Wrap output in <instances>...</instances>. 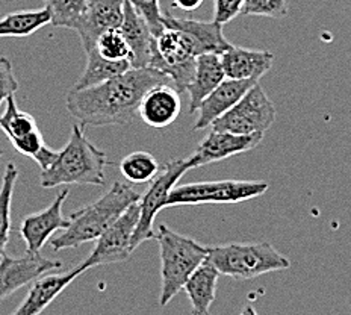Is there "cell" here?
<instances>
[{
    "label": "cell",
    "instance_id": "6da1fadb",
    "mask_svg": "<svg viewBox=\"0 0 351 315\" xmlns=\"http://www.w3.org/2000/svg\"><path fill=\"white\" fill-rule=\"evenodd\" d=\"M160 84H171V80L150 67H130L99 85L71 88L65 106L82 124L123 126L135 120L144 94Z\"/></svg>",
    "mask_w": 351,
    "mask_h": 315
},
{
    "label": "cell",
    "instance_id": "7a4b0ae2",
    "mask_svg": "<svg viewBox=\"0 0 351 315\" xmlns=\"http://www.w3.org/2000/svg\"><path fill=\"white\" fill-rule=\"evenodd\" d=\"M141 194L123 182H114L108 193L79 211L69 215L70 224L60 235L50 238L53 252L75 248L90 241H96L134 203L140 202Z\"/></svg>",
    "mask_w": 351,
    "mask_h": 315
},
{
    "label": "cell",
    "instance_id": "3957f363",
    "mask_svg": "<svg viewBox=\"0 0 351 315\" xmlns=\"http://www.w3.org/2000/svg\"><path fill=\"white\" fill-rule=\"evenodd\" d=\"M112 163L105 152L99 150L85 137L84 124H73L71 135L55 163L41 170L40 185L55 188L61 185H96L106 184L105 170Z\"/></svg>",
    "mask_w": 351,
    "mask_h": 315
},
{
    "label": "cell",
    "instance_id": "277c9868",
    "mask_svg": "<svg viewBox=\"0 0 351 315\" xmlns=\"http://www.w3.org/2000/svg\"><path fill=\"white\" fill-rule=\"evenodd\" d=\"M160 256V285L159 305L167 306L184 290L186 281L197 268L206 261L209 247L189 237L159 224L156 238Z\"/></svg>",
    "mask_w": 351,
    "mask_h": 315
},
{
    "label": "cell",
    "instance_id": "5b68a950",
    "mask_svg": "<svg viewBox=\"0 0 351 315\" xmlns=\"http://www.w3.org/2000/svg\"><path fill=\"white\" fill-rule=\"evenodd\" d=\"M206 259L218 270L219 275L235 281H250L262 275L282 272L291 267L287 256L267 241L212 246Z\"/></svg>",
    "mask_w": 351,
    "mask_h": 315
},
{
    "label": "cell",
    "instance_id": "8992f818",
    "mask_svg": "<svg viewBox=\"0 0 351 315\" xmlns=\"http://www.w3.org/2000/svg\"><path fill=\"white\" fill-rule=\"evenodd\" d=\"M202 55L199 44L191 35L176 27H164L153 36L149 67L171 80L179 93L186 91L195 70V58Z\"/></svg>",
    "mask_w": 351,
    "mask_h": 315
},
{
    "label": "cell",
    "instance_id": "52a82bcc",
    "mask_svg": "<svg viewBox=\"0 0 351 315\" xmlns=\"http://www.w3.org/2000/svg\"><path fill=\"white\" fill-rule=\"evenodd\" d=\"M263 180H214L176 185L165 208L197 207V205H230L256 199L268 191Z\"/></svg>",
    "mask_w": 351,
    "mask_h": 315
},
{
    "label": "cell",
    "instance_id": "ba28073f",
    "mask_svg": "<svg viewBox=\"0 0 351 315\" xmlns=\"http://www.w3.org/2000/svg\"><path fill=\"white\" fill-rule=\"evenodd\" d=\"M276 117L274 104L258 82L235 106L212 123L210 128L239 135H265V132L274 124Z\"/></svg>",
    "mask_w": 351,
    "mask_h": 315
},
{
    "label": "cell",
    "instance_id": "9c48e42d",
    "mask_svg": "<svg viewBox=\"0 0 351 315\" xmlns=\"http://www.w3.org/2000/svg\"><path fill=\"white\" fill-rule=\"evenodd\" d=\"M188 170L185 159H173L160 168L159 174L150 182V187L138 202L140 207V220H138L136 231L132 240V247L135 248L149 240L156 238L155 218L160 209L165 208L167 199L171 189L178 185Z\"/></svg>",
    "mask_w": 351,
    "mask_h": 315
},
{
    "label": "cell",
    "instance_id": "30bf717a",
    "mask_svg": "<svg viewBox=\"0 0 351 315\" xmlns=\"http://www.w3.org/2000/svg\"><path fill=\"white\" fill-rule=\"evenodd\" d=\"M140 220V207L134 203L115 220L105 231L104 235L96 240L93 252L79 264L85 272L94 267L109 266V264L124 262L134 253L132 240Z\"/></svg>",
    "mask_w": 351,
    "mask_h": 315
},
{
    "label": "cell",
    "instance_id": "8fae6325",
    "mask_svg": "<svg viewBox=\"0 0 351 315\" xmlns=\"http://www.w3.org/2000/svg\"><path fill=\"white\" fill-rule=\"evenodd\" d=\"M262 140V134L239 135L232 134V132L212 129L200 141V144L197 145L193 155L185 159L186 167L188 170H193V168H199L218 163V161H224L230 156L241 155V153L258 148Z\"/></svg>",
    "mask_w": 351,
    "mask_h": 315
},
{
    "label": "cell",
    "instance_id": "7c38bea8",
    "mask_svg": "<svg viewBox=\"0 0 351 315\" xmlns=\"http://www.w3.org/2000/svg\"><path fill=\"white\" fill-rule=\"evenodd\" d=\"M67 196L69 189L64 188L50 203V207L21 220L19 232L26 244V252H41V248L47 244V241H50L58 231L69 228L70 218L64 217L62 214V207L67 200Z\"/></svg>",
    "mask_w": 351,
    "mask_h": 315
},
{
    "label": "cell",
    "instance_id": "4fadbf2b",
    "mask_svg": "<svg viewBox=\"0 0 351 315\" xmlns=\"http://www.w3.org/2000/svg\"><path fill=\"white\" fill-rule=\"evenodd\" d=\"M60 267H62L61 261L44 258L40 252H26L20 258L3 255L0 258V303L29 282H34L36 277Z\"/></svg>",
    "mask_w": 351,
    "mask_h": 315
},
{
    "label": "cell",
    "instance_id": "5bb4252c",
    "mask_svg": "<svg viewBox=\"0 0 351 315\" xmlns=\"http://www.w3.org/2000/svg\"><path fill=\"white\" fill-rule=\"evenodd\" d=\"M258 82L259 80L226 78L200 104L199 109H197L199 117H197L193 129L203 130L212 126V123L235 106L245 96V93Z\"/></svg>",
    "mask_w": 351,
    "mask_h": 315
},
{
    "label": "cell",
    "instance_id": "9a60e30c",
    "mask_svg": "<svg viewBox=\"0 0 351 315\" xmlns=\"http://www.w3.org/2000/svg\"><path fill=\"white\" fill-rule=\"evenodd\" d=\"M124 2L126 0H91L85 16L76 27L85 52L94 47L101 34L120 27L124 16Z\"/></svg>",
    "mask_w": 351,
    "mask_h": 315
},
{
    "label": "cell",
    "instance_id": "2e32d148",
    "mask_svg": "<svg viewBox=\"0 0 351 315\" xmlns=\"http://www.w3.org/2000/svg\"><path fill=\"white\" fill-rule=\"evenodd\" d=\"M180 111V93L171 84H160L144 94L138 108V117L147 126L162 129L173 124Z\"/></svg>",
    "mask_w": 351,
    "mask_h": 315
},
{
    "label": "cell",
    "instance_id": "e0dca14e",
    "mask_svg": "<svg viewBox=\"0 0 351 315\" xmlns=\"http://www.w3.org/2000/svg\"><path fill=\"white\" fill-rule=\"evenodd\" d=\"M85 270L76 266L69 272L62 273H44L34 281L32 287L29 288L23 302L11 315H40L69 285L77 279Z\"/></svg>",
    "mask_w": 351,
    "mask_h": 315
},
{
    "label": "cell",
    "instance_id": "ac0fdd59",
    "mask_svg": "<svg viewBox=\"0 0 351 315\" xmlns=\"http://www.w3.org/2000/svg\"><path fill=\"white\" fill-rule=\"evenodd\" d=\"M221 64L229 79L259 80L271 70L274 55L268 50H256L232 46L221 55Z\"/></svg>",
    "mask_w": 351,
    "mask_h": 315
},
{
    "label": "cell",
    "instance_id": "d6986e66",
    "mask_svg": "<svg viewBox=\"0 0 351 315\" xmlns=\"http://www.w3.org/2000/svg\"><path fill=\"white\" fill-rule=\"evenodd\" d=\"M119 31L128 41L132 52V67L143 69L149 67L153 34L147 21L138 12L130 2H124V16Z\"/></svg>",
    "mask_w": 351,
    "mask_h": 315
},
{
    "label": "cell",
    "instance_id": "ffe728a7",
    "mask_svg": "<svg viewBox=\"0 0 351 315\" xmlns=\"http://www.w3.org/2000/svg\"><path fill=\"white\" fill-rule=\"evenodd\" d=\"M226 79V73L218 54H203L195 58V70L186 86L189 94V114L197 113L202 102Z\"/></svg>",
    "mask_w": 351,
    "mask_h": 315
},
{
    "label": "cell",
    "instance_id": "44dd1931",
    "mask_svg": "<svg viewBox=\"0 0 351 315\" xmlns=\"http://www.w3.org/2000/svg\"><path fill=\"white\" fill-rule=\"evenodd\" d=\"M164 27H176L185 31L199 44L203 54H218L221 55L226 50L232 47V44L226 40L223 34V25L212 21H202L194 19H180L164 14L162 16Z\"/></svg>",
    "mask_w": 351,
    "mask_h": 315
},
{
    "label": "cell",
    "instance_id": "7402d4cb",
    "mask_svg": "<svg viewBox=\"0 0 351 315\" xmlns=\"http://www.w3.org/2000/svg\"><path fill=\"white\" fill-rule=\"evenodd\" d=\"M218 270L206 259L189 276L182 291L191 302V315H210V306L215 302Z\"/></svg>",
    "mask_w": 351,
    "mask_h": 315
},
{
    "label": "cell",
    "instance_id": "603a6c76",
    "mask_svg": "<svg viewBox=\"0 0 351 315\" xmlns=\"http://www.w3.org/2000/svg\"><path fill=\"white\" fill-rule=\"evenodd\" d=\"M0 129L8 137L12 148L17 149L20 144H23L29 138H32L40 132L36 126V120L31 114H27L17 106V102L14 99V94L6 99L5 113L0 115Z\"/></svg>",
    "mask_w": 351,
    "mask_h": 315
},
{
    "label": "cell",
    "instance_id": "cb8c5ba5",
    "mask_svg": "<svg viewBox=\"0 0 351 315\" xmlns=\"http://www.w3.org/2000/svg\"><path fill=\"white\" fill-rule=\"evenodd\" d=\"M85 55H86V67L82 73V76L79 78L76 85L73 86L75 90L99 85L108 79L121 75V73L128 71L132 67L130 62H126V61L114 62V61L105 60V58H101L96 52V49L94 47L86 50Z\"/></svg>",
    "mask_w": 351,
    "mask_h": 315
},
{
    "label": "cell",
    "instance_id": "d4e9b609",
    "mask_svg": "<svg viewBox=\"0 0 351 315\" xmlns=\"http://www.w3.org/2000/svg\"><path fill=\"white\" fill-rule=\"evenodd\" d=\"M50 23L47 8L17 11L0 19V38L2 36H29Z\"/></svg>",
    "mask_w": 351,
    "mask_h": 315
},
{
    "label": "cell",
    "instance_id": "484cf974",
    "mask_svg": "<svg viewBox=\"0 0 351 315\" xmlns=\"http://www.w3.org/2000/svg\"><path fill=\"white\" fill-rule=\"evenodd\" d=\"M19 178V168L14 163L5 167L2 185H0V258L5 255V248L10 243L11 235V208L12 194Z\"/></svg>",
    "mask_w": 351,
    "mask_h": 315
},
{
    "label": "cell",
    "instance_id": "4316f807",
    "mask_svg": "<svg viewBox=\"0 0 351 315\" xmlns=\"http://www.w3.org/2000/svg\"><path fill=\"white\" fill-rule=\"evenodd\" d=\"M120 172L130 184H147L159 174L160 167L150 153L134 152L121 159Z\"/></svg>",
    "mask_w": 351,
    "mask_h": 315
},
{
    "label": "cell",
    "instance_id": "83f0119b",
    "mask_svg": "<svg viewBox=\"0 0 351 315\" xmlns=\"http://www.w3.org/2000/svg\"><path fill=\"white\" fill-rule=\"evenodd\" d=\"M91 0H46L50 12V25L76 31Z\"/></svg>",
    "mask_w": 351,
    "mask_h": 315
},
{
    "label": "cell",
    "instance_id": "f1b7e54d",
    "mask_svg": "<svg viewBox=\"0 0 351 315\" xmlns=\"http://www.w3.org/2000/svg\"><path fill=\"white\" fill-rule=\"evenodd\" d=\"M94 49H96V52L101 58H105L108 61L132 62L130 47L119 29H111V31L101 34L96 40V44H94Z\"/></svg>",
    "mask_w": 351,
    "mask_h": 315
},
{
    "label": "cell",
    "instance_id": "f546056e",
    "mask_svg": "<svg viewBox=\"0 0 351 315\" xmlns=\"http://www.w3.org/2000/svg\"><path fill=\"white\" fill-rule=\"evenodd\" d=\"M243 16L283 19L289 14L288 0H244Z\"/></svg>",
    "mask_w": 351,
    "mask_h": 315
},
{
    "label": "cell",
    "instance_id": "4dcf8cb0",
    "mask_svg": "<svg viewBox=\"0 0 351 315\" xmlns=\"http://www.w3.org/2000/svg\"><path fill=\"white\" fill-rule=\"evenodd\" d=\"M128 2H130V5L141 14L145 21H147L153 36H156L164 31V14L160 11L159 0H128Z\"/></svg>",
    "mask_w": 351,
    "mask_h": 315
},
{
    "label": "cell",
    "instance_id": "1f68e13d",
    "mask_svg": "<svg viewBox=\"0 0 351 315\" xmlns=\"http://www.w3.org/2000/svg\"><path fill=\"white\" fill-rule=\"evenodd\" d=\"M19 90V80L14 76L12 64L8 58L0 56V105Z\"/></svg>",
    "mask_w": 351,
    "mask_h": 315
},
{
    "label": "cell",
    "instance_id": "d6a6232c",
    "mask_svg": "<svg viewBox=\"0 0 351 315\" xmlns=\"http://www.w3.org/2000/svg\"><path fill=\"white\" fill-rule=\"evenodd\" d=\"M244 0H214V20L218 25H226L238 17L243 11Z\"/></svg>",
    "mask_w": 351,
    "mask_h": 315
},
{
    "label": "cell",
    "instance_id": "836d02e7",
    "mask_svg": "<svg viewBox=\"0 0 351 315\" xmlns=\"http://www.w3.org/2000/svg\"><path fill=\"white\" fill-rule=\"evenodd\" d=\"M204 0H171L174 8L185 12H193L195 10H199Z\"/></svg>",
    "mask_w": 351,
    "mask_h": 315
},
{
    "label": "cell",
    "instance_id": "e575fe53",
    "mask_svg": "<svg viewBox=\"0 0 351 315\" xmlns=\"http://www.w3.org/2000/svg\"><path fill=\"white\" fill-rule=\"evenodd\" d=\"M239 315H259V314H258V311H256L252 305H247L244 310L241 311Z\"/></svg>",
    "mask_w": 351,
    "mask_h": 315
},
{
    "label": "cell",
    "instance_id": "d590c367",
    "mask_svg": "<svg viewBox=\"0 0 351 315\" xmlns=\"http://www.w3.org/2000/svg\"><path fill=\"white\" fill-rule=\"evenodd\" d=\"M2 156H3V150L0 149V161H2Z\"/></svg>",
    "mask_w": 351,
    "mask_h": 315
}]
</instances>
